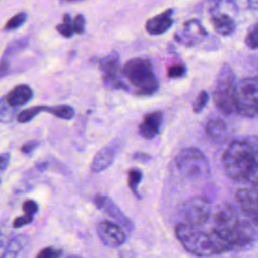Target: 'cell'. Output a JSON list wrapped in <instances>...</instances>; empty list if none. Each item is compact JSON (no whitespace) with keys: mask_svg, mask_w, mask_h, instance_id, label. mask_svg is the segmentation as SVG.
Masks as SVG:
<instances>
[{"mask_svg":"<svg viewBox=\"0 0 258 258\" xmlns=\"http://www.w3.org/2000/svg\"><path fill=\"white\" fill-rule=\"evenodd\" d=\"M214 229L210 234L219 254L235 249L248 248L258 238L250 221L240 218L231 205H224L215 215Z\"/></svg>","mask_w":258,"mask_h":258,"instance_id":"1","label":"cell"},{"mask_svg":"<svg viewBox=\"0 0 258 258\" xmlns=\"http://www.w3.org/2000/svg\"><path fill=\"white\" fill-rule=\"evenodd\" d=\"M223 165L234 181L258 185V160L245 140H235L228 146L223 155Z\"/></svg>","mask_w":258,"mask_h":258,"instance_id":"2","label":"cell"},{"mask_svg":"<svg viewBox=\"0 0 258 258\" xmlns=\"http://www.w3.org/2000/svg\"><path fill=\"white\" fill-rule=\"evenodd\" d=\"M121 74L127 90L131 87L134 94L149 96L158 90V80L151 61L147 58L135 57L129 59L121 69Z\"/></svg>","mask_w":258,"mask_h":258,"instance_id":"3","label":"cell"},{"mask_svg":"<svg viewBox=\"0 0 258 258\" xmlns=\"http://www.w3.org/2000/svg\"><path fill=\"white\" fill-rule=\"evenodd\" d=\"M175 237L182 247L198 257H209L219 254L210 234L187 224H178L175 227Z\"/></svg>","mask_w":258,"mask_h":258,"instance_id":"4","label":"cell"},{"mask_svg":"<svg viewBox=\"0 0 258 258\" xmlns=\"http://www.w3.org/2000/svg\"><path fill=\"white\" fill-rule=\"evenodd\" d=\"M236 87L237 80L232 68L224 63L216 79L213 100L216 107L225 115L236 112Z\"/></svg>","mask_w":258,"mask_h":258,"instance_id":"5","label":"cell"},{"mask_svg":"<svg viewBox=\"0 0 258 258\" xmlns=\"http://www.w3.org/2000/svg\"><path fill=\"white\" fill-rule=\"evenodd\" d=\"M235 107L236 113L243 117L258 115V76L237 81Z\"/></svg>","mask_w":258,"mask_h":258,"instance_id":"6","label":"cell"},{"mask_svg":"<svg viewBox=\"0 0 258 258\" xmlns=\"http://www.w3.org/2000/svg\"><path fill=\"white\" fill-rule=\"evenodd\" d=\"M175 165L182 175L189 178H202L210 173V163L207 157L195 147L181 149L175 157Z\"/></svg>","mask_w":258,"mask_h":258,"instance_id":"7","label":"cell"},{"mask_svg":"<svg viewBox=\"0 0 258 258\" xmlns=\"http://www.w3.org/2000/svg\"><path fill=\"white\" fill-rule=\"evenodd\" d=\"M237 11L235 0H216L211 9L210 21L218 34L229 36L234 33Z\"/></svg>","mask_w":258,"mask_h":258,"instance_id":"8","label":"cell"},{"mask_svg":"<svg viewBox=\"0 0 258 258\" xmlns=\"http://www.w3.org/2000/svg\"><path fill=\"white\" fill-rule=\"evenodd\" d=\"M211 203L203 196H194L187 199L180 208V215L185 224L200 226L206 223L211 215Z\"/></svg>","mask_w":258,"mask_h":258,"instance_id":"9","label":"cell"},{"mask_svg":"<svg viewBox=\"0 0 258 258\" xmlns=\"http://www.w3.org/2000/svg\"><path fill=\"white\" fill-rule=\"evenodd\" d=\"M99 67L102 72L104 85L112 90H127V87L123 81L121 68H120V56L118 52L113 51L100 58Z\"/></svg>","mask_w":258,"mask_h":258,"instance_id":"10","label":"cell"},{"mask_svg":"<svg viewBox=\"0 0 258 258\" xmlns=\"http://www.w3.org/2000/svg\"><path fill=\"white\" fill-rule=\"evenodd\" d=\"M208 36L206 28L199 19L192 18L184 21L174 33V40L183 46H195Z\"/></svg>","mask_w":258,"mask_h":258,"instance_id":"11","label":"cell"},{"mask_svg":"<svg viewBox=\"0 0 258 258\" xmlns=\"http://www.w3.org/2000/svg\"><path fill=\"white\" fill-rule=\"evenodd\" d=\"M96 232L101 242L110 248H118L126 241V234L118 224L101 221L96 226Z\"/></svg>","mask_w":258,"mask_h":258,"instance_id":"12","label":"cell"},{"mask_svg":"<svg viewBox=\"0 0 258 258\" xmlns=\"http://www.w3.org/2000/svg\"><path fill=\"white\" fill-rule=\"evenodd\" d=\"M236 201L242 214L253 225L258 227V188H240Z\"/></svg>","mask_w":258,"mask_h":258,"instance_id":"13","label":"cell"},{"mask_svg":"<svg viewBox=\"0 0 258 258\" xmlns=\"http://www.w3.org/2000/svg\"><path fill=\"white\" fill-rule=\"evenodd\" d=\"M97 208L105 212L110 216L121 228L131 232L133 230V224L130 219L120 210V208L107 196L97 195L93 200Z\"/></svg>","mask_w":258,"mask_h":258,"instance_id":"14","label":"cell"},{"mask_svg":"<svg viewBox=\"0 0 258 258\" xmlns=\"http://www.w3.org/2000/svg\"><path fill=\"white\" fill-rule=\"evenodd\" d=\"M172 15L173 9L169 8L149 18L145 23L146 32L150 35H161L165 33L173 24Z\"/></svg>","mask_w":258,"mask_h":258,"instance_id":"15","label":"cell"},{"mask_svg":"<svg viewBox=\"0 0 258 258\" xmlns=\"http://www.w3.org/2000/svg\"><path fill=\"white\" fill-rule=\"evenodd\" d=\"M163 122V115L160 111H153L147 113L141 123L139 124V133L145 139H152L158 135L161 124Z\"/></svg>","mask_w":258,"mask_h":258,"instance_id":"16","label":"cell"},{"mask_svg":"<svg viewBox=\"0 0 258 258\" xmlns=\"http://www.w3.org/2000/svg\"><path fill=\"white\" fill-rule=\"evenodd\" d=\"M33 97V91L30 86L20 84L10 90L3 98L6 104L11 108H18L27 104Z\"/></svg>","mask_w":258,"mask_h":258,"instance_id":"17","label":"cell"},{"mask_svg":"<svg viewBox=\"0 0 258 258\" xmlns=\"http://www.w3.org/2000/svg\"><path fill=\"white\" fill-rule=\"evenodd\" d=\"M116 147L111 144L101 148L93 158L91 170L95 173H98L107 169L113 163L116 156Z\"/></svg>","mask_w":258,"mask_h":258,"instance_id":"18","label":"cell"},{"mask_svg":"<svg viewBox=\"0 0 258 258\" xmlns=\"http://www.w3.org/2000/svg\"><path fill=\"white\" fill-rule=\"evenodd\" d=\"M28 243V237L26 235L20 234L12 238L7 246L5 251L2 253L0 258H17L18 254Z\"/></svg>","mask_w":258,"mask_h":258,"instance_id":"19","label":"cell"},{"mask_svg":"<svg viewBox=\"0 0 258 258\" xmlns=\"http://www.w3.org/2000/svg\"><path fill=\"white\" fill-rule=\"evenodd\" d=\"M206 133L211 138H221L227 130L226 123L221 119H212L206 125Z\"/></svg>","mask_w":258,"mask_h":258,"instance_id":"20","label":"cell"},{"mask_svg":"<svg viewBox=\"0 0 258 258\" xmlns=\"http://www.w3.org/2000/svg\"><path fill=\"white\" fill-rule=\"evenodd\" d=\"M28 45V38H19L12 40L7 44L3 51V59H8V57L22 51Z\"/></svg>","mask_w":258,"mask_h":258,"instance_id":"21","label":"cell"},{"mask_svg":"<svg viewBox=\"0 0 258 258\" xmlns=\"http://www.w3.org/2000/svg\"><path fill=\"white\" fill-rule=\"evenodd\" d=\"M47 106H34L28 109H25L18 113L16 116V120L18 123H28L33 120L39 113L46 112Z\"/></svg>","mask_w":258,"mask_h":258,"instance_id":"22","label":"cell"},{"mask_svg":"<svg viewBox=\"0 0 258 258\" xmlns=\"http://www.w3.org/2000/svg\"><path fill=\"white\" fill-rule=\"evenodd\" d=\"M46 112L50 113L56 118L63 119V120H71L75 116V110L73 107L68 105H58L54 107H47Z\"/></svg>","mask_w":258,"mask_h":258,"instance_id":"23","label":"cell"},{"mask_svg":"<svg viewBox=\"0 0 258 258\" xmlns=\"http://www.w3.org/2000/svg\"><path fill=\"white\" fill-rule=\"evenodd\" d=\"M141 179H142V172H141L140 169H138V168H131L128 171V185L130 187V189L132 190V192L138 199L141 198L139 196V194H138V190H137L138 184L140 183Z\"/></svg>","mask_w":258,"mask_h":258,"instance_id":"24","label":"cell"},{"mask_svg":"<svg viewBox=\"0 0 258 258\" xmlns=\"http://www.w3.org/2000/svg\"><path fill=\"white\" fill-rule=\"evenodd\" d=\"M245 43L250 49H258V22L254 23L247 31Z\"/></svg>","mask_w":258,"mask_h":258,"instance_id":"25","label":"cell"},{"mask_svg":"<svg viewBox=\"0 0 258 258\" xmlns=\"http://www.w3.org/2000/svg\"><path fill=\"white\" fill-rule=\"evenodd\" d=\"M27 19L26 12H19L8 19V21L4 25V30H14L19 28L21 25L25 23Z\"/></svg>","mask_w":258,"mask_h":258,"instance_id":"26","label":"cell"},{"mask_svg":"<svg viewBox=\"0 0 258 258\" xmlns=\"http://www.w3.org/2000/svg\"><path fill=\"white\" fill-rule=\"evenodd\" d=\"M56 30L61 34L63 37L70 38L73 36V28H72V18L70 14L63 15V22L56 25Z\"/></svg>","mask_w":258,"mask_h":258,"instance_id":"27","label":"cell"},{"mask_svg":"<svg viewBox=\"0 0 258 258\" xmlns=\"http://www.w3.org/2000/svg\"><path fill=\"white\" fill-rule=\"evenodd\" d=\"M209 94L207 91H202L199 96L196 98L194 104H192V110L195 113H201L204 108L207 106L209 102Z\"/></svg>","mask_w":258,"mask_h":258,"instance_id":"28","label":"cell"},{"mask_svg":"<svg viewBox=\"0 0 258 258\" xmlns=\"http://www.w3.org/2000/svg\"><path fill=\"white\" fill-rule=\"evenodd\" d=\"M62 256V250L54 247H46L40 250L35 258H60Z\"/></svg>","mask_w":258,"mask_h":258,"instance_id":"29","label":"cell"},{"mask_svg":"<svg viewBox=\"0 0 258 258\" xmlns=\"http://www.w3.org/2000/svg\"><path fill=\"white\" fill-rule=\"evenodd\" d=\"M185 74H186V67L182 63L173 64V66L169 67L167 70L168 78H172V79L182 78L185 76Z\"/></svg>","mask_w":258,"mask_h":258,"instance_id":"30","label":"cell"},{"mask_svg":"<svg viewBox=\"0 0 258 258\" xmlns=\"http://www.w3.org/2000/svg\"><path fill=\"white\" fill-rule=\"evenodd\" d=\"M13 109H11L5 102L4 98L2 97L0 99V120L2 122H8L11 121L13 116Z\"/></svg>","mask_w":258,"mask_h":258,"instance_id":"31","label":"cell"},{"mask_svg":"<svg viewBox=\"0 0 258 258\" xmlns=\"http://www.w3.org/2000/svg\"><path fill=\"white\" fill-rule=\"evenodd\" d=\"M72 28L74 34H82L85 30V17L83 14H77L72 19Z\"/></svg>","mask_w":258,"mask_h":258,"instance_id":"32","label":"cell"},{"mask_svg":"<svg viewBox=\"0 0 258 258\" xmlns=\"http://www.w3.org/2000/svg\"><path fill=\"white\" fill-rule=\"evenodd\" d=\"M22 209L24 211L25 214L27 215H31L33 216L34 214H36L38 212V209H39V206L38 204L33 201V200H26L23 205H22Z\"/></svg>","mask_w":258,"mask_h":258,"instance_id":"33","label":"cell"},{"mask_svg":"<svg viewBox=\"0 0 258 258\" xmlns=\"http://www.w3.org/2000/svg\"><path fill=\"white\" fill-rule=\"evenodd\" d=\"M32 220H33V216L24 214V215H22V216H19V217L15 218L14 221H13V223H12V226H13L14 228H21V227H23V226H25V225L30 224V223L32 222Z\"/></svg>","mask_w":258,"mask_h":258,"instance_id":"34","label":"cell"},{"mask_svg":"<svg viewBox=\"0 0 258 258\" xmlns=\"http://www.w3.org/2000/svg\"><path fill=\"white\" fill-rule=\"evenodd\" d=\"M39 145V142L36 141V140H31V141H28L26 143H24L21 148H20V151L26 155H30L35 149L36 147Z\"/></svg>","mask_w":258,"mask_h":258,"instance_id":"35","label":"cell"},{"mask_svg":"<svg viewBox=\"0 0 258 258\" xmlns=\"http://www.w3.org/2000/svg\"><path fill=\"white\" fill-rule=\"evenodd\" d=\"M245 141L250 145L256 159L258 160V135L249 136L247 139H245Z\"/></svg>","mask_w":258,"mask_h":258,"instance_id":"36","label":"cell"},{"mask_svg":"<svg viewBox=\"0 0 258 258\" xmlns=\"http://www.w3.org/2000/svg\"><path fill=\"white\" fill-rule=\"evenodd\" d=\"M10 161V153L4 152L0 154V170H5V168L8 166Z\"/></svg>","mask_w":258,"mask_h":258,"instance_id":"37","label":"cell"},{"mask_svg":"<svg viewBox=\"0 0 258 258\" xmlns=\"http://www.w3.org/2000/svg\"><path fill=\"white\" fill-rule=\"evenodd\" d=\"M133 158L136 160H140L142 162H146L150 159V155L145 152H135L133 155Z\"/></svg>","mask_w":258,"mask_h":258,"instance_id":"38","label":"cell"},{"mask_svg":"<svg viewBox=\"0 0 258 258\" xmlns=\"http://www.w3.org/2000/svg\"><path fill=\"white\" fill-rule=\"evenodd\" d=\"M247 4L251 10L258 11V0H247Z\"/></svg>","mask_w":258,"mask_h":258,"instance_id":"39","label":"cell"},{"mask_svg":"<svg viewBox=\"0 0 258 258\" xmlns=\"http://www.w3.org/2000/svg\"><path fill=\"white\" fill-rule=\"evenodd\" d=\"M47 166H48V163L45 162V161H41V162H38V163L36 164V167H37L39 170H44V169H46Z\"/></svg>","mask_w":258,"mask_h":258,"instance_id":"40","label":"cell"},{"mask_svg":"<svg viewBox=\"0 0 258 258\" xmlns=\"http://www.w3.org/2000/svg\"><path fill=\"white\" fill-rule=\"evenodd\" d=\"M67 258H83V257H81L79 255H69V256H67Z\"/></svg>","mask_w":258,"mask_h":258,"instance_id":"41","label":"cell"},{"mask_svg":"<svg viewBox=\"0 0 258 258\" xmlns=\"http://www.w3.org/2000/svg\"><path fill=\"white\" fill-rule=\"evenodd\" d=\"M64 2H76V1H82V0H62Z\"/></svg>","mask_w":258,"mask_h":258,"instance_id":"42","label":"cell"},{"mask_svg":"<svg viewBox=\"0 0 258 258\" xmlns=\"http://www.w3.org/2000/svg\"><path fill=\"white\" fill-rule=\"evenodd\" d=\"M0 182H1V179H0Z\"/></svg>","mask_w":258,"mask_h":258,"instance_id":"43","label":"cell"}]
</instances>
